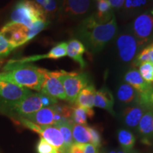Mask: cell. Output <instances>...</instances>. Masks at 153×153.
Segmentation results:
<instances>
[{
	"label": "cell",
	"instance_id": "9a60e30c",
	"mask_svg": "<svg viewBox=\"0 0 153 153\" xmlns=\"http://www.w3.org/2000/svg\"><path fill=\"white\" fill-rule=\"evenodd\" d=\"M153 108V105L136 104L126 107L123 112V120L125 125L131 129H137L140 121L147 111Z\"/></svg>",
	"mask_w": 153,
	"mask_h": 153
},
{
	"label": "cell",
	"instance_id": "44dd1931",
	"mask_svg": "<svg viewBox=\"0 0 153 153\" xmlns=\"http://www.w3.org/2000/svg\"><path fill=\"white\" fill-rule=\"evenodd\" d=\"M95 93V87L92 84H89L80 91L76 99L74 105L83 107V108H92L94 107Z\"/></svg>",
	"mask_w": 153,
	"mask_h": 153
},
{
	"label": "cell",
	"instance_id": "4fadbf2b",
	"mask_svg": "<svg viewBox=\"0 0 153 153\" xmlns=\"http://www.w3.org/2000/svg\"><path fill=\"white\" fill-rule=\"evenodd\" d=\"M23 118L40 126H55L60 122L68 120L57 111L53 105L41 108L37 112Z\"/></svg>",
	"mask_w": 153,
	"mask_h": 153
},
{
	"label": "cell",
	"instance_id": "cb8c5ba5",
	"mask_svg": "<svg viewBox=\"0 0 153 153\" xmlns=\"http://www.w3.org/2000/svg\"><path fill=\"white\" fill-rule=\"evenodd\" d=\"M94 116L93 108H83L74 105L72 106V114L71 120L74 123L80 125H87L88 118L91 119Z\"/></svg>",
	"mask_w": 153,
	"mask_h": 153
},
{
	"label": "cell",
	"instance_id": "7c38bea8",
	"mask_svg": "<svg viewBox=\"0 0 153 153\" xmlns=\"http://www.w3.org/2000/svg\"><path fill=\"white\" fill-rule=\"evenodd\" d=\"M31 93L30 89L0 78V98L5 102L16 103Z\"/></svg>",
	"mask_w": 153,
	"mask_h": 153
},
{
	"label": "cell",
	"instance_id": "603a6c76",
	"mask_svg": "<svg viewBox=\"0 0 153 153\" xmlns=\"http://www.w3.org/2000/svg\"><path fill=\"white\" fill-rule=\"evenodd\" d=\"M72 125L73 122L72 120H65L55 125L60 131L64 142L65 153H68L70 147L74 144V140L72 137Z\"/></svg>",
	"mask_w": 153,
	"mask_h": 153
},
{
	"label": "cell",
	"instance_id": "ffe728a7",
	"mask_svg": "<svg viewBox=\"0 0 153 153\" xmlns=\"http://www.w3.org/2000/svg\"><path fill=\"white\" fill-rule=\"evenodd\" d=\"M67 43V55L79 63L82 68H85L87 66V62L83 58L86 52L85 45L78 39H72Z\"/></svg>",
	"mask_w": 153,
	"mask_h": 153
},
{
	"label": "cell",
	"instance_id": "d6986e66",
	"mask_svg": "<svg viewBox=\"0 0 153 153\" xmlns=\"http://www.w3.org/2000/svg\"><path fill=\"white\" fill-rule=\"evenodd\" d=\"M116 97L120 103L128 106L141 104L139 94L133 87L127 83L119 85L116 92Z\"/></svg>",
	"mask_w": 153,
	"mask_h": 153
},
{
	"label": "cell",
	"instance_id": "f35d334b",
	"mask_svg": "<svg viewBox=\"0 0 153 153\" xmlns=\"http://www.w3.org/2000/svg\"><path fill=\"white\" fill-rule=\"evenodd\" d=\"M116 153H138L137 152V150H129V151H126V150H122V149H119Z\"/></svg>",
	"mask_w": 153,
	"mask_h": 153
},
{
	"label": "cell",
	"instance_id": "83f0119b",
	"mask_svg": "<svg viewBox=\"0 0 153 153\" xmlns=\"http://www.w3.org/2000/svg\"><path fill=\"white\" fill-rule=\"evenodd\" d=\"M138 72L145 81L153 84V62H145L139 65Z\"/></svg>",
	"mask_w": 153,
	"mask_h": 153
},
{
	"label": "cell",
	"instance_id": "d6a6232c",
	"mask_svg": "<svg viewBox=\"0 0 153 153\" xmlns=\"http://www.w3.org/2000/svg\"><path fill=\"white\" fill-rule=\"evenodd\" d=\"M89 132L91 135V144L94 145L97 148H100L101 146V143H102V138L99 131L95 127L92 126H89Z\"/></svg>",
	"mask_w": 153,
	"mask_h": 153
},
{
	"label": "cell",
	"instance_id": "6da1fadb",
	"mask_svg": "<svg viewBox=\"0 0 153 153\" xmlns=\"http://www.w3.org/2000/svg\"><path fill=\"white\" fill-rule=\"evenodd\" d=\"M117 31V23L115 16L110 22L101 24L94 14L84 19L78 26L76 35L82 43L91 53L100 52Z\"/></svg>",
	"mask_w": 153,
	"mask_h": 153
},
{
	"label": "cell",
	"instance_id": "8992f818",
	"mask_svg": "<svg viewBox=\"0 0 153 153\" xmlns=\"http://www.w3.org/2000/svg\"><path fill=\"white\" fill-rule=\"evenodd\" d=\"M19 122L28 129L39 134L42 138L54 146L59 152L65 153L62 134L55 126L37 125L23 117H19Z\"/></svg>",
	"mask_w": 153,
	"mask_h": 153
},
{
	"label": "cell",
	"instance_id": "7a4b0ae2",
	"mask_svg": "<svg viewBox=\"0 0 153 153\" xmlns=\"http://www.w3.org/2000/svg\"><path fill=\"white\" fill-rule=\"evenodd\" d=\"M6 72L0 73V78L36 91H41L45 78V69L32 65H12L5 67Z\"/></svg>",
	"mask_w": 153,
	"mask_h": 153
},
{
	"label": "cell",
	"instance_id": "ee69618b",
	"mask_svg": "<svg viewBox=\"0 0 153 153\" xmlns=\"http://www.w3.org/2000/svg\"><path fill=\"white\" fill-rule=\"evenodd\" d=\"M97 153H99V152H97Z\"/></svg>",
	"mask_w": 153,
	"mask_h": 153
},
{
	"label": "cell",
	"instance_id": "5b68a950",
	"mask_svg": "<svg viewBox=\"0 0 153 153\" xmlns=\"http://www.w3.org/2000/svg\"><path fill=\"white\" fill-rule=\"evenodd\" d=\"M60 79L65 92L66 101L70 104H74L80 91L89 85V76L85 72L62 71Z\"/></svg>",
	"mask_w": 153,
	"mask_h": 153
},
{
	"label": "cell",
	"instance_id": "ba28073f",
	"mask_svg": "<svg viewBox=\"0 0 153 153\" xmlns=\"http://www.w3.org/2000/svg\"><path fill=\"white\" fill-rule=\"evenodd\" d=\"M132 33L136 38L140 47L153 37V13H143L134 19Z\"/></svg>",
	"mask_w": 153,
	"mask_h": 153
},
{
	"label": "cell",
	"instance_id": "2e32d148",
	"mask_svg": "<svg viewBox=\"0 0 153 153\" xmlns=\"http://www.w3.org/2000/svg\"><path fill=\"white\" fill-rule=\"evenodd\" d=\"M136 130L143 144L150 145L153 139V108L143 115Z\"/></svg>",
	"mask_w": 153,
	"mask_h": 153
},
{
	"label": "cell",
	"instance_id": "d590c367",
	"mask_svg": "<svg viewBox=\"0 0 153 153\" xmlns=\"http://www.w3.org/2000/svg\"><path fill=\"white\" fill-rule=\"evenodd\" d=\"M113 9H120L124 5L125 0H108Z\"/></svg>",
	"mask_w": 153,
	"mask_h": 153
},
{
	"label": "cell",
	"instance_id": "4316f807",
	"mask_svg": "<svg viewBox=\"0 0 153 153\" xmlns=\"http://www.w3.org/2000/svg\"><path fill=\"white\" fill-rule=\"evenodd\" d=\"M37 4L47 15H53L58 9V3L57 0H33Z\"/></svg>",
	"mask_w": 153,
	"mask_h": 153
},
{
	"label": "cell",
	"instance_id": "30bf717a",
	"mask_svg": "<svg viewBox=\"0 0 153 153\" xmlns=\"http://www.w3.org/2000/svg\"><path fill=\"white\" fill-rule=\"evenodd\" d=\"M116 47L118 55L123 62H128L136 56L140 44L132 33H123L116 40Z\"/></svg>",
	"mask_w": 153,
	"mask_h": 153
},
{
	"label": "cell",
	"instance_id": "7bdbcfd3",
	"mask_svg": "<svg viewBox=\"0 0 153 153\" xmlns=\"http://www.w3.org/2000/svg\"><path fill=\"white\" fill-rule=\"evenodd\" d=\"M151 101H152V102L153 104V93L152 94V95H151Z\"/></svg>",
	"mask_w": 153,
	"mask_h": 153
},
{
	"label": "cell",
	"instance_id": "484cf974",
	"mask_svg": "<svg viewBox=\"0 0 153 153\" xmlns=\"http://www.w3.org/2000/svg\"><path fill=\"white\" fill-rule=\"evenodd\" d=\"M117 137L120 149L126 151L133 150L136 138L131 131L127 129H119L117 133Z\"/></svg>",
	"mask_w": 153,
	"mask_h": 153
},
{
	"label": "cell",
	"instance_id": "e0dca14e",
	"mask_svg": "<svg viewBox=\"0 0 153 153\" xmlns=\"http://www.w3.org/2000/svg\"><path fill=\"white\" fill-rule=\"evenodd\" d=\"M67 45H68L67 42H62V43H58L55 46L53 47L46 54L25 57V58H23L22 60L12 61V63L15 65L24 64V63H27L28 62H30V61H36L45 58L57 60V59L61 58V57H63L67 55Z\"/></svg>",
	"mask_w": 153,
	"mask_h": 153
},
{
	"label": "cell",
	"instance_id": "ac0fdd59",
	"mask_svg": "<svg viewBox=\"0 0 153 153\" xmlns=\"http://www.w3.org/2000/svg\"><path fill=\"white\" fill-rule=\"evenodd\" d=\"M114 97L109 89L102 87L98 91H96L94 106L102 108L109 112L111 114L115 115L114 110Z\"/></svg>",
	"mask_w": 153,
	"mask_h": 153
},
{
	"label": "cell",
	"instance_id": "8d00e7d4",
	"mask_svg": "<svg viewBox=\"0 0 153 153\" xmlns=\"http://www.w3.org/2000/svg\"><path fill=\"white\" fill-rule=\"evenodd\" d=\"M68 153H84V152L83 151H82L79 144L74 143V144L70 147V150L68 151Z\"/></svg>",
	"mask_w": 153,
	"mask_h": 153
},
{
	"label": "cell",
	"instance_id": "b9f144b4",
	"mask_svg": "<svg viewBox=\"0 0 153 153\" xmlns=\"http://www.w3.org/2000/svg\"><path fill=\"white\" fill-rule=\"evenodd\" d=\"M150 146L153 147V139L152 140V141H151V143H150Z\"/></svg>",
	"mask_w": 153,
	"mask_h": 153
},
{
	"label": "cell",
	"instance_id": "52a82bcc",
	"mask_svg": "<svg viewBox=\"0 0 153 153\" xmlns=\"http://www.w3.org/2000/svg\"><path fill=\"white\" fill-rule=\"evenodd\" d=\"M126 83L133 87L139 94L140 103L143 104L153 105L151 95L153 93V84L146 82L136 69L130 70L124 76Z\"/></svg>",
	"mask_w": 153,
	"mask_h": 153
},
{
	"label": "cell",
	"instance_id": "4dcf8cb0",
	"mask_svg": "<svg viewBox=\"0 0 153 153\" xmlns=\"http://www.w3.org/2000/svg\"><path fill=\"white\" fill-rule=\"evenodd\" d=\"M36 150L38 153H60L54 146L42 137L38 141L36 146Z\"/></svg>",
	"mask_w": 153,
	"mask_h": 153
},
{
	"label": "cell",
	"instance_id": "836d02e7",
	"mask_svg": "<svg viewBox=\"0 0 153 153\" xmlns=\"http://www.w3.org/2000/svg\"><path fill=\"white\" fill-rule=\"evenodd\" d=\"M148 0H125L124 6L127 9H141L146 5Z\"/></svg>",
	"mask_w": 153,
	"mask_h": 153
},
{
	"label": "cell",
	"instance_id": "74e56055",
	"mask_svg": "<svg viewBox=\"0 0 153 153\" xmlns=\"http://www.w3.org/2000/svg\"><path fill=\"white\" fill-rule=\"evenodd\" d=\"M149 51V56H150V62H153V42L148 45Z\"/></svg>",
	"mask_w": 153,
	"mask_h": 153
},
{
	"label": "cell",
	"instance_id": "277c9868",
	"mask_svg": "<svg viewBox=\"0 0 153 153\" xmlns=\"http://www.w3.org/2000/svg\"><path fill=\"white\" fill-rule=\"evenodd\" d=\"M7 107L19 115L25 117L33 114L41 108L53 106L57 103V99L43 94L42 93H33L16 103L5 102Z\"/></svg>",
	"mask_w": 153,
	"mask_h": 153
},
{
	"label": "cell",
	"instance_id": "3957f363",
	"mask_svg": "<svg viewBox=\"0 0 153 153\" xmlns=\"http://www.w3.org/2000/svg\"><path fill=\"white\" fill-rule=\"evenodd\" d=\"M47 16L41 7L33 0H21L11 14V22L30 28L39 21H45Z\"/></svg>",
	"mask_w": 153,
	"mask_h": 153
},
{
	"label": "cell",
	"instance_id": "e575fe53",
	"mask_svg": "<svg viewBox=\"0 0 153 153\" xmlns=\"http://www.w3.org/2000/svg\"><path fill=\"white\" fill-rule=\"evenodd\" d=\"M84 153H97V148L91 143L79 144Z\"/></svg>",
	"mask_w": 153,
	"mask_h": 153
},
{
	"label": "cell",
	"instance_id": "ab89813d",
	"mask_svg": "<svg viewBox=\"0 0 153 153\" xmlns=\"http://www.w3.org/2000/svg\"><path fill=\"white\" fill-rule=\"evenodd\" d=\"M104 153H116V152L115 150H109V151H107V152Z\"/></svg>",
	"mask_w": 153,
	"mask_h": 153
},
{
	"label": "cell",
	"instance_id": "1f68e13d",
	"mask_svg": "<svg viewBox=\"0 0 153 153\" xmlns=\"http://www.w3.org/2000/svg\"><path fill=\"white\" fill-rule=\"evenodd\" d=\"M149 61H150V56H149L148 47L147 45L138 54L136 55V56L133 59V64L135 67H139L140 65H141L142 63L149 62Z\"/></svg>",
	"mask_w": 153,
	"mask_h": 153
},
{
	"label": "cell",
	"instance_id": "5bb4252c",
	"mask_svg": "<svg viewBox=\"0 0 153 153\" xmlns=\"http://www.w3.org/2000/svg\"><path fill=\"white\" fill-rule=\"evenodd\" d=\"M90 0H62L61 12L68 18H76L84 16L90 10Z\"/></svg>",
	"mask_w": 153,
	"mask_h": 153
},
{
	"label": "cell",
	"instance_id": "f546056e",
	"mask_svg": "<svg viewBox=\"0 0 153 153\" xmlns=\"http://www.w3.org/2000/svg\"><path fill=\"white\" fill-rule=\"evenodd\" d=\"M14 49L5 36L0 32V59H3L4 57L8 56Z\"/></svg>",
	"mask_w": 153,
	"mask_h": 153
},
{
	"label": "cell",
	"instance_id": "60d3db41",
	"mask_svg": "<svg viewBox=\"0 0 153 153\" xmlns=\"http://www.w3.org/2000/svg\"><path fill=\"white\" fill-rule=\"evenodd\" d=\"M3 62H4V60H3V59H0V68H1V66L2 65Z\"/></svg>",
	"mask_w": 153,
	"mask_h": 153
},
{
	"label": "cell",
	"instance_id": "9c48e42d",
	"mask_svg": "<svg viewBox=\"0 0 153 153\" xmlns=\"http://www.w3.org/2000/svg\"><path fill=\"white\" fill-rule=\"evenodd\" d=\"M62 71L45 70V78L40 92L43 94L60 100H66L64 87L60 81V76Z\"/></svg>",
	"mask_w": 153,
	"mask_h": 153
},
{
	"label": "cell",
	"instance_id": "7402d4cb",
	"mask_svg": "<svg viewBox=\"0 0 153 153\" xmlns=\"http://www.w3.org/2000/svg\"><path fill=\"white\" fill-rule=\"evenodd\" d=\"M97 12L94 16L97 20L101 24L110 22L114 16L113 8L108 0H97Z\"/></svg>",
	"mask_w": 153,
	"mask_h": 153
},
{
	"label": "cell",
	"instance_id": "8fae6325",
	"mask_svg": "<svg viewBox=\"0 0 153 153\" xmlns=\"http://www.w3.org/2000/svg\"><path fill=\"white\" fill-rule=\"evenodd\" d=\"M0 32L14 49L28 42V28L22 24L9 22L1 28Z\"/></svg>",
	"mask_w": 153,
	"mask_h": 153
},
{
	"label": "cell",
	"instance_id": "d4e9b609",
	"mask_svg": "<svg viewBox=\"0 0 153 153\" xmlns=\"http://www.w3.org/2000/svg\"><path fill=\"white\" fill-rule=\"evenodd\" d=\"M72 137L74 143L77 144H86L91 143V135L89 126L73 123L72 125Z\"/></svg>",
	"mask_w": 153,
	"mask_h": 153
},
{
	"label": "cell",
	"instance_id": "f1b7e54d",
	"mask_svg": "<svg viewBox=\"0 0 153 153\" xmlns=\"http://www.w3.org/2000/svg\"><path fill=\"white\" fill-rule=\"evenodd\" d=\"M49 22L47 20L45 21H39L35 23L31 27L28 28V42L30 41L32 38H33L35 36L40 33L41 30L45 29L48 25Z\"/></svg>",
	"mask_w": 153,
	"mask_h": 153
}]
</instances>
